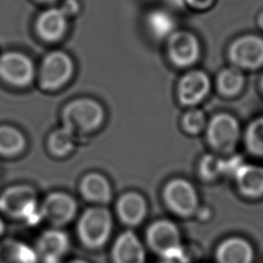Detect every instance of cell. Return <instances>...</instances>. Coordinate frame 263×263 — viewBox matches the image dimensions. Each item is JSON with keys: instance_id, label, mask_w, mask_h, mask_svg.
<instances>
[{"instance_id": "cell-1", "label": "cell", "mask_w": 263, "mask_h": 263, "mask_svg": "<svg viewBox=\"0 0 263 263\" xmlns=\"http://www.w3.org/2000/svg\"><path fill=\"white\" fill-rule=\"evenodd\" d=\"M206 141L218 153L231 155L242 139V129L238 119L226 112L215 114L205 127Z\"/></svg>"}, {"instance_id": "cell-2", "label": "cell", "mask_w": 263, "mask_h": 263, "mask_svg": "<svg viewBox=\"0 0 263 263\" xmlns=\"http://www.w3.org/2000/svg\"><path fill=\"white\" fill-rule=\"evenodd\" d=\"M104 120L102 106L90 99H79L69 103L63 111V123L73 134L97 128Z\"/></svg>"}, {"instance_id": "cell-3", "label": "cell", "mask_w": 263, "mask_h": 263, "mask_svg": "<svg viewBox=\"0 0 263 263\" xmlns=\"http://www.w3.org/2000/svg\"><path fill=\"white\" fill-rule=\"evenodd\" d=\"M227 57L231 66L241 71L262 68L263 38L256 34H245L235 38L228 46Z\"/></svg>"}, {"instance_id": "cell-4", "label": "cell", "mask_w": 263, "mask_h": 263, "mask_svg": "<svg viewBox=\"0 0 263 263\" xmlns=\"http://www.w3.org/2000/svg\"><path fill=\"white\" fill-rule=\"evenodd\" d=\"M147 239L151 249L165 261L173 262L182 259L183 248L180 234L173 222L160 220L153 223L148 229Z\"/></svg>"}, {"instance_id": "cell-5", "label": "cell", "mask_w": 263, "mask_h": 263, "mask_svg": "<svg viewBox=\"0 0 263 263\" xmlns=\"http://www.w3.org/2000/svg\"><path fill=\"white\" fill-rule=\"evenodd\" d=\"M0 211L10 217L32 220L41 217L37 212L34 190L27 185H15L6 188L0 194Z\"/></svg>"}, {"instance_id": "cell-6", "label": "cell", "mask_w": 263, "mask_h": 263, "mask_svg": "<svg viewBox=\"0 0 263 263\" xmlns=\"http://www.w3.org/2000/svg\"><path fill=\"white\" fill-rule=\"evenodd\" d=\"M111 228V215L103 208H91L84 212L78 225L80 238L91 249L100 248L107 241Z\"/></svg>"}, {"instance_id": "cell-7", "label": "cell", "mask_w": 263, "mask_h": 263, "mask_svg": "<svg viewBox=\"0 0 263 263\" xmlns=\"http://www.w3.org/2000/svg\"><path fill=\"white\" fill-rule=\"evenodd\" d=\"M73 73L71 58L62 50L49 52L40 67V84L45 89H55L64 85Z\"/></svg>"}, {"instance_id": "cell-8", "label": "cell", "mask_w": 263, "mask_h": 263, "mask_svg": "<svg viewBox=\"0 0 263 263\" xmlns=\"http://www.w3.org/2000/svg\"><path fill=\"white\" fill-rule=\"evenodd\" d=\"M34 77V65L29 57L18 51L0 55V78L13 86H25Z\"/></svg>"}, {"instance_id": "cell-9", "label": "cell", "mask_w": 263, "mask_h": 263, "mask_svg": "<svg viewBox=\"0 0 263 263\" xmlns=\"http://www.w3.org/2000/svg\"><path fill=\"white\" fill-rule=\"evenodd\" d=\"M200 43L197 37L184 30L175 31L167 38V54L179 67L192 66L200 57Z\"/></svg>"}, {"instance_id": "cell-10", "label": "cell", "mask_w": 263, "mask_h": 263, "mask_svg": "<svg viewBox=\"0 0 263 263\" xmlns=\"http://www.w3.org/2000/svg\"><path fill=\"white\" fill-rule=\"evenodd\" d=\"M163 195L167 205L181 216H191L198 208L196 190L184 179H175L167 183Z\"/></svg>"}, {"instance_id": "cell-11", "label": "cell", "mask_w": 263, "mask_h": 263, "mask_svg": "<svg viewBox=\"0 0 263 263\" xmlns=\"http://www.w3.org/2000/svg\"><path fill=\"white\" fill-rule=\"evenodd\" d=\"M238 193L245 198L256 200L263 197V166L242 162L232 175Z\"/></svg>"}, {"instance_id": "cell-12", "label": "cell", "mask_w": 263, "mask_h": 263, "mask_svg": "<svg viewBox=\"0 0 263 263\" xmlns=\"http://www.w3.org/2000/svg\"><path fill=\"white\" fill-rule=\"evenodd\" d=\"M211 80L206 73L192 70L186 73L179 82L178 97L182 104L193 106L201 102L210 92Z\"/></svg>"}, {"instance_id": "cell-13", "label": "cell", "mask_w": 263, "mask_h": 263, "mask_svg": "<svg viewBox=\"0 0 263 263\" xmlns=\"http://www.w3.org/2000/svg\"><path fill=\"white\" fill-rule=\"evenodd\" d=\"M76 202L73 197L63 192L49 194L40 208L41 217L53 225H63L73 219L76 213Z\"/></svg>"}, {"instance_id": "cell-14", "label": "cell", "mask_w": 263, "mask_h": 263, "mask_svg": "<svg viewBox=\"0 0 263 263\" xmlns=\"http://www.w3.org/2000/svg\"><path fill=\"white\" fill-rule=\"evenodd\" d=\"M215 257L217 263H254L255 250L247 238L234 235L218 245Z\"/></svg>"}, {"instance_id": "cell-15", "label": "cell", "mask_w": 263, "mask_h": 263, "mask_svg": "<svg viewBox=\"0 0 263 263\" xmlns=\"http://www.w3.org/2000/svg\"><path fill=\"white\" fill-rule=\"evenodd\" d=\"M68 27V15L62 8H49L41 12L35 24L38 36L44 41L60 40Z\"/></svg>"}, {"instance_id": "cell-16", "label": "cell", "mask_w": 263, "mask_h": 263, "mask_svg": "<svg viewBox=\"0 0 263 263\" xmlns=\"http://www.w3.org/2000/svg\"><path fill=\"white\" fill-rule=\"evenodd\" d=\"M69 249L67 235L60 230H47L37 242L36 253L43 263H62L61 259Z\"/></svg>"}, {"instance_id": "cell-17", "label": "cell", "mask_w": 263, "mask_h": 263, "mask_svg": "<svg viewBox=\"0 0 263 263\" xmlns=\"http://www.w3.org/2000/svg\"><path fill=\"white\" fill-rule=\"evenodd\" d=\"M112 258L114 263H145V251L139 238L132 231H125L116 239Z\"/></svg>"}, {"instance_id": "cell-18", "label": "cell", "mask_w": 263, "mask_h": 263, "mask_svg": "<svg viewBox=\"0 0 263 263\" xmlns=\"http://www.w3.org/2000/svg\"><path fill=\"white\" fill-rule=\"evenodd\" d=\"M117 213L121 220L129 225L140 223L146 214V201L137 192H127L117 201Z\"/></svg>"}, {"instance_id": "cell-19", "label": "cell", "mask_w": 263, "mask_h": 263, "mask_svg": "<svg viewBox=\"0 0 263 263\" xmlns=\"http://www.w3.org/2000/svg\"><path fill=\"white\" fill-rule=\"evenodd\" d=\"M148 32L155 39H167L176 31V20L174 15L162 8L149 11L145 18Z\"/></svg>"}, {"instance_id": "cell-20", "label": "cell", "mask_w": 263, "mask_h": 263, "mask_svg": "<svg viewBox=\"0 0 263 263\" xmlns=\"http://www.w3.org/2000/svg\"><path fill=\"white\" fill-rule=\"evenodd\" d=\"M216 85L219 93L225 98L239 96L246 86L243 71L233 66L222 69L217 76Z\"/></svg>"}, {"instance_id": "cell-21", "label": "cell", "mask_w": 263, "mask_h": 263, "mask_svg": "<svg viewBox=\"0 0 263 263\" xmlns=\"http://www.w3.org/2000/svg\"><path fill=\"white\" fill-rule=\"evenodd\" d=\"M36 251L26 243L5 239L0 241V263H38Z\"/></svg>"}, {"instance_id": "cell-22", "label": "cell", "mask_w": 263, "mask_h": 263, "mask_svg": "<svg viewBox=\"0 0 263 263\" xmlns=\"http://www.w3.org/2000/svg\"><path fill=\"white\" fill-rule=\"evenodd\" d=\"M82 194L92 201L107 202L111 198V187L100 174H88L81 181Z\"/></svg>"}, {"instance_id": "cell-23", "label": "cell", "mask_w": 263, "mask_h": 263, "mask_svg": "<svg viewBox=\"0 0 263 263\" xmlns=\"http://www.w3.org/2000/svg\"><path fill=\"white\" fill-rule=\"evenodd\" d=\"M242 141L247 151L263 159V116L253 119L242 132Z\"/></svg>"}, {"instance_id": "cell-24", "label": "cell", "mask_w": 263, "mask_h": 263, "mask_svg": "<svg viewBox=\"0 0 263 263\" xmlns=\"http://www.w3.org/2000/svg\"><path fill=\"white\" fill-rule=\"evenodd\" d=\"M24 135L14 126L0 125V155L12 156L18 154L25 147Z\"/></svg>"}, {"instance_id": "cell-25", "label": "cell", "mask_w": 263, "mask_h": 263, "mask_svg": "<svg viewBox=\"0 0 263 263\" xmlns=\"http://www.w3.org/2000/svg\"><path fill=\"white\" fill-rule=\"evenodd\" d=\"M74 134L63 126L55 129L48 139L49 150L55 155H66L72 151L74 147Z\"/></svg>"}, {"instance_id": "cell-26", "label": "cell", "mask_w": 263, "mask_h": 263, "mask_svg": "<svg viewBox=\"0 0 263 263\" xmlns=\"http://www.w3.org/2000/svg\"><path fill=\"white\" fill-rule=\"evenodd\" d=\"M199 173L205 180L218 179L225 174V160L215 154H206L200 160Z\"/></svg>"}, {"instance_id": "cell-27", "label": "cell", "mask_w": 263, "mask_h": 263, "mask_svg": "<svg viewBox=\"0 0 263 263\" xmlns=\"http://www.w3.org/2000/svg\"><path fill=\"white\" fill-rule=\"evenodd\" d=\"M184 129L189 134H198L206 127V119L204 113L199 109L189 110L182 119Z\"/></svg>"}, {"instance_id": "cell-28", "label": "cell", "mask_w": 263, "mask_h": 263, "mask_svg": "<svg viewBox=\"0 0 263 263\" xmlns=\"http://www.w3.org/2000/svg\"><path fill=\"white\" fill-rule=\"evenodd\" d=\"M185 5L194 9H206L214 3V0H184Z\"/></svg>"}, {"instance_id": "cell-29", "label": "cell", "mask_w": 263, "mask_h": 263, "mask_svg": "<svg viewBox=\"0 0 263 263\" xmlns=\"http://www.w3.org/2000/svg\"><path fill=\"white\" fill-rule=\"evenodd\" d=\"M62 9L66 12L67 15H71L78 11V3L75 0H67Z\"/></svg>"}, {"instance_id": "cell-30", "label": "cell", "mask_w": 263, "mask_h": 263, "mask_svg": "<svg viewBox=\"0 0 263 263\" xmlns=\"http://www.w3.org/2000/svg\"><path fill=\"white\" fill-rule=\"evenodd\" d=\"M257 25L261 30H263V10L257 16Z\"/></svg>"}, {"instance_id": "cell-31", "label": "cell", "mask_w": 263, "mask_h": 263, "mask_svg": "<svg viewBox=\"0 0 263 263\" xmlns=\"http://www.w3.org/2000/svg\"><path fill=\"white\" fill-rule=\"evenodd\" d=\"M174 5L176 6H184L185 5V2L184 0H170Z\"/></svg>"}, {"instance_id": "cell-32", "label": "cell", "mask_w": 263, "mask_h": 263, "mask_svg": "<svg viewBox=\"0 0 263 263\" xmlns=\"http://www.w3.org/2000/svg\"><path fill=\"white\" fill-rule=\"evenodd\" d=\"M258 85H259V89H260L261 93L263 95V74H262V76L259 79V84Z\"/></svg>"}, {"instance_id": "cell-33", "label": "cell", "mask_w": 263, "mask_h": 263, "mask_svg": "<svg viewBox=\"0 0 263 263\" xmlns=\"http://www.w3.org/2000/svg\"><path fill=\"white\" fill-rule=\"evenodd\" d=\"M66 263H88V262H86L84 260H80V259H75V260H71V261L66 262Z\"/></svg>"}, {"instance_id": "cell-34", "label": "cell", "mask_w": 263, "mask_h": 263, "mask_svg": "<svg viewBox=\"0 0 263 263\" xmlns=\"http://www.w3.org/2000/svg\"><path fill=\"white\" fill-rule=\"evenodd\" d=\"M3 230H4V224H3L2 219L0 218V236H1V234L3 233Z\"/></svg>"}, {"instance_id": "cell-35", "label": "cell", "mask_w": 263, "mask_h": 263, "mask_svg": "<svg viewBox=\"0 0 263 263\" xmlns=\"http://www.w3.org/2000/svg\"><path fill=\"white\" fill-rule=\"evenodd\" d=\"M37 1L41 3H51V2H54L55 0H37Z\"/></svg>"}, {"instance_id": "cell-36", "label": "cell", "mask_w": 263, "mask_h": 263, "mask_svg": "<svg viewBox=\"0 0 263 263\" xmlns=\"http://www.w3.org/2000/svg\"><path fill=\"white\" fill-rule=\"evenodd\" d=\"M159 263H173V262H168V261H163V262H159Z\"/></svg>"}]
</instances>
